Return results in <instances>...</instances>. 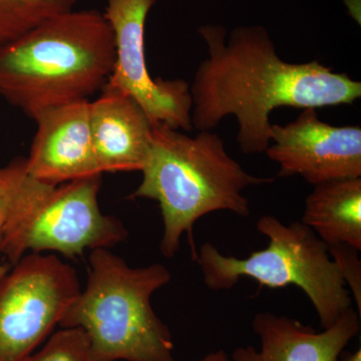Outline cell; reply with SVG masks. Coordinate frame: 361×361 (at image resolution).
I'll list each match as a JSON object with an SVG mask.
<instances>
[{"instance_id":"obj_1","label":"cell","mask_w":361,"mask_h":361,"mask_svg":"<svg viewBox=\"0 0 361 361\" xmlns=\"http://www.w3.org/2000/svg\"><path fill=\"white\" fill-rule=\"evenodd\" d=\"M198 33L208 58L190 85L192 125L199 132L213 130L226 116H235L237 142L245 155L265 154L275 109L326 108L361 97V82L346 73L318 61H283L264 26L241 25L228 32L222 25H204Z\"/></svg>"},{"instance_id":"obj_2","label":"cell","mask_w":361,"mask_h":361,"mask_svg":"<svg viewBox=\"0 0 361 361\" xmlns=\"http://www.w3.org/2000/svg\"><path fill=\"white\" fill-rule=\"evenodd\" d=\"M142 180L130 198L152 199L160 205L164 232L161 252L173 258L187 234L196 260L193 228L202 217L228 211L249 217L250 203L243 192L274 178L249 174L227 153L224 141L213 130L191 137L165 125L152 129Z\"/></svg>"},{"instance_id":"obj_3","label":"cell","mask_w":361,"mask_h":361,"mask_svg":"<svg viewBox=\"0 0 361 361\" xmlns=\"http://www.w3.org/2000/svg\"><path fill=\"white\" fill-rule=\"evenodd\" d=\"M115 61V37L103 13L71 9L0 49V96L33 118L90 101L108 84Z\"/></svg>"},{"instance_id":"obj_4","label":"cell","mask_w":361,"mask_h":361,"mask_svg":"<svg viewBox=\"0 0 361 361\" xmlns=\"http://www.w3.org/2000/svg\"><path fill=\"white\" fill-rule=\"evenodd\" d=\"M87 285L59 322L80 327L92 361H176L172 334L152 307V295L171 281L161 264L132 268L108 248L90 257Z\"/></svg>"},{"instance_id":"obj_5","label":"cell","mask_w":361,"mask_h":361,"mask_svg":"<svg viewBox=\"0 0 361 361\" xmlns=\"http://www.w3.org/2000/svg\"><path fill=\"white\" fill-rule=\"evenodd\" d=\"M256 227L269 243L245 258L223 255L210 242L200 247L196 261L209 289L230 290L241 277L252 278L260 287L271 289L295 285L312 303L323 329L353 307L329 246L310 227L302 222L285 225L272 215L259 218Z\"/></svg>"},{"instance_id":"obj_6","label":"cell","mask_w":361,"mask_h":361,"mask_svg":"<svg viewBox=\"0 0 361 361\" xmlns=\"http://www.w3.org/2000/svg\"><path fill=\"white\" fill-rule=\"evenodd\" d=\"M27 173V172H26ZM101 177L59 186L26 174L7 219L0 252L16 265L26 251H56L68 257L87 249L109 248L129 232L99 205Z\"/></svg>"},{"instance_id":"obj_7","label":"cell","mask_w":361,"mask_h":361,"mask_svg":"<svg viewBox=\"0 0 361 361\" xmlns=\"http://www.w3.org/2000/svg\"><path fill=\"white\" fill-rule=\"evenodd\" d=\"M77 271L54 255L23 256L0 279V361H23L80 293Z\"/></svg>"},{"instance_id":"obj_8","label":"cell","mask_w":361,"mask_h":361,"mask_svg":"<svg viewBox=\"0 0 361 361\" xmlns=\"http://www.w3.org/2000/svg\"><path fill=\"white\" fill-rule=\"evenodd\" d=\"M156 0H108L104 18L115 37L116 61L106 87L135 99L155 125L190 132L192 97L186 80L154 78L145 54V30Z\"/></svg>"},{"instance_id":"obj_9","label":"cell","mask_w":361,"mask_h":361,"mask_svg":"<svg viewBox=\"0 0 361 361\" xmlns=\"http://www.w3.org/2000/svg\"><path fill=\"white\" fill-rule=\"evenodd\" d=\"M279 165L278 177L300 176L310 184L361 178V129L322 122L317 109H303L286 125H271L265 151Z\"/></svg>"},{"instance_id":"obj_10","label":"cell","mask_w":361,"mask_h":361,"mask_svg":"<svg viewBox=\"0 0 361 361\" xmlns=\"http://www.w3.org/2000/svg\"><path fill=\"white\" fill-rule=\"evenodd\" d=\"M37 125L26 172L51 185L102 177L92 145L90 101L54 106L33 118Z\"/></svg>"},{"instance_id":"obj_11","label":"cell","mask_w":361,"mask_h":361,"mask_svg":"<svg viewBox=\"0 0 361 361\" xmlns=\"http://www.w3.org/2000/svg\"><path fill=\"white\" fill-rule=\"evenodd\" d=\"M252 329L261 349L237 348L233 361H336L360 330V315L355 308L342 313L332 326L317 332L298 320L272 312H259Z\"/></svg>"},{"instance_id":"obj_12","label":"cell","mask_w":361,"mask_h":361,"mask_svg":"<svg viewBox=\"0 0 361 361\" xmlns=\"http://www.w3.org/2000/svg\"><path fill=\"white\" fill-rule=\"evenodd\" d=\"M90 126L102 174L141 172L154 125L133 97L106 85L90 102Z\"/></svg>"},{"instance_id":"obj_13","label":"cell","mask_w":361,"mask_h":361,"mask_svg":"<svg viewBox=\"0 0 361 361\" xmlns=\"http://www.w3.org/2000/svg\"><path fill=\"white\" fill-rule=\"evenodd\" d=\"M327 246L361 250V178L315 185L305 200L302 220Z\"/></svg>"},{"instance_id":"obj_14","label":"cell","mask_w":361,"mask_h":361,"mask_svg":"<svg viewBox=\"0 0 361 361\" xmlns=\"http://www.w3.org/2000/svg\"><path fill=\"white\" fill-rule=\"evenodd\" d=\"M77 0H0V49L44 21L73 9Z\"/></svg>"},{"instance_id":"obj_15","label":"cell","mask_w":361,"mask_h":361,"mask_svg":"<svg viewBox=\"0 0 361 361\" xmlns=\"http://www.w3.org/2000/svg\"><path fill=\"white\" fill-rule=\"evenodd\" d=\"M23 361H92L89 337L80 327L61 329Z\"/></svg>"},{"instance_id":"obj_16","label":"cell","mask_w":361,"mask_h":361,"mask_svg":"<svg viewBox=\"0 0 361 361\" xmlns=\"http://www.w3.org/2000/svg\"><path fill=\"white\" fill-rule=\"evenodd\" d=\"M26 174V161L23 158L16 159L0 167V241Z\"/></svg>"},{"instance_id":"obj_17","label":"cell","mask_w":361,"mask_h":361,"mask_svg":"<svg viewBox=\"0 0 361 361\" xmlns=\"http://www.w3.org/2000/svg\"><path fill=\"white\" fill-rule=\"evenodd\" d=\"M329 251L342 279L349 286V293L355 297L357 312L361 316V262L357 254L360 251L344 244L329 246Z\"/></svg>"},{"instance_id":"obj_18","label":"cell","mask_w":361,"mask_h":361,"mask_svg":"<svg viewBox=\"0 0 361 361\" xmlns=\"http://www.w3.org/2000/svg\"><path fill=\"white\" fill-rule=\"evenodd\" d=\"M346 7L348 8V13L357 20L360 21V0H343Z\"/></svg>"},{"instance_id":"obj_19","label":"cell","mask_w":361,"mask_h":361,"mask_svg":"<svg viewBox=\"0 0 361 361\" xmlns=\"http://www.w3.org/2000/svg\"><path fill=\"white\" fill-rule=\"evenodd\" d=\"M199 361H230L229 355L223 349L209 353Z\"/></svg>"},{"instance_id":"obj_20","label":"cell","mask_w":361,"mask_h":361,"mask_svg":"<svg viewBox=\"0 0 361 361\" xmlns=\"http://www.w3.org/2000/svg\"><path fill=\"white\" fill-rule=\"evenodd\" d=\"M336 361H361V349L358 348L355 353L343 350Z\"/></svg>"},{"instance_id":"obj_21","label":"cell","mask_w":361,"mask_h":361,"mask_svg":"<svg viewBox=\"0 0 361 361\" xmlns=\"http://www.w3.org/2000/svg\"><path fill=\"white\" fill-rule=\"evenodd\" d=\"M7 272H8V267H7L6 265L1 264V263H0V279H1Z\"/></svg>"}]
</instances>
